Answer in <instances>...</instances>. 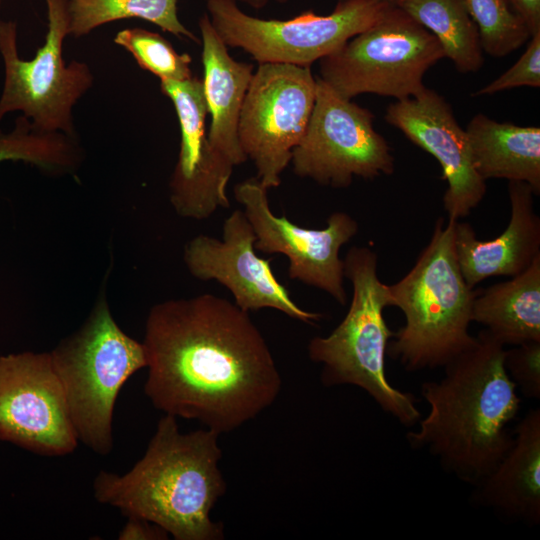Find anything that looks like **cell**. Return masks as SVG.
I'll return each mask as SVG.
<instances>
[{
  "label": "cell",
  "mask_w": 540,
  "mask_h": 540,
  "mask_svg": "<svg viewBox=\"0 0 540 540\" xmlns=\"http://www.w3.org/2000/svg\"><path fill=\"white\" fill-rule=\"evenodd\" d=\"M144 392L153 406L219 435L257 417L282 380L249 313L210 293L170 299L149 311Z\"/></svg>",
  "instance_id": "obj_1"
},
{
  "label": "cell",
  "mask_w": 540,
  "mask_h": 540,
  "mask_svg": "<svg viewBox=\"0 0 540 540\" xmlns=\"http://www.w3.org/2000/svg\"><path fill=\"white\" fill-rule=\"evenodd\" d=\"M505 346L485 329L420 393L428 413L407 441L434 456L445 471L477 485L498 464L513 440L510 424L521 399L505 366Z\"/></svg>",
  "instance_id": "obj_2"
},
{
  "label": "cell",
  "mask_w": 540,
  "mask_h": 540,
  "mask_svg": "<svg viewBox=\"0 0 540 540\" xmlns=\"http://www.w3.org/2000/svg\"><path fill=\"white\" fill-rule=\"evenodd\" d=\"M219 434L179 430L175 416L158 422L143 457L124 475L101 470L94 497L124 515L153 522L176 540H219L223 525L210 513L226 491Z\"/></svg>",
  "instance_id": "obj_3"
},
{
  "label": "cell",
  "mask_w": 540,
  "mask_h": 540,
  "mask_svg": "<svg viewBox=\"0 0 540 540\" xmlns=\"http://www.w3.org/2000/svg\"><path fill=\"white\" fill-rule=\"evenodd\" d=\"M457 220L437 219L431 238L414 266L388 285L391 306L404 314L387 354L405 370L444 367L475 340L469 333L477 293L465 281L456 255Z\"/></svg>",
  "instance_id": "obj_4"
},
{
  "label": "cell",
  "mask_w": 540,
  "mask_h": 540,
  "mask_svg": "<svg viewBox=\"0 0 540 540\" xmlns=\"http://www.w3.org/2000/svg\"><path fill=\"white\" fill-rule=\"evenodd\" d=\"M343 263L353 290L350 306L329 335L309 341L308 356L322 365L323 385L357 386L400 424L413 426L421 418L415 397L394 387L386 375L385 356L394 332L383 314L391 295L379 279L377 254L367 246H353Z\"/></svg>",
  "instance_id": "obj_5"
},
{
  "label": "cell",
  "mask_w": 540,
  "mask_h": 540,
  "mask_svg": "<svg viewBox=\"0 0 540 540\" xmlns=\"http://www.w3.org/2000/svg\"><path fill=\"white\" fill-rule=\"evenodd\" d=\"M49 354L78 441L97 454H109L118 393L129 377L147 365L143 343L119 327L101 295L83 325Z\"/></svg>",
  "instance_id": "obj_6"
},
{
  "label": "cell",
  "mask_w": 540,
  "mask_h": 540,
  "mask_svg": "<svg viewBox=\"0 0 540 540\" xmlns=\"http://www.w3.org/2000/svg\"><path fill=\"white\" fill-rule=\"evenodd\" d=\"M436 37L394 3L367 29L320 60V77L345 98L365 93L412 97L444 58Z\"/></svg>",
  "instance_id": "obj_7"
},
{
  "label": "cell",
  "mask_w": 540,
  "mask_h": 540,
  "mask_svg": "<svg viewBox=\"0 0 540 540\" xmlns=\"http://www.w3.org/2000/svg\"><path fill=\"white\" fill-rule=\"evenodd\" d=\"M44 1L47 33L32 59L19 56L16 21L0 20L4 64L0 122L8 113L19 111L39 130L77 137L73 108L93 86L94 75L86 62L66 63L63 58L64 40L70 36L67 1Z\"/></svg>",
  "instance_id": "obj_8"
},
{
  "label": "cell",
  "mask_w": 540,
  "mask_h": 540,
  "mask_svg": "<svg viewBox=\"0 0 540 540\" xmlns=\"http://www.w3.org/2000/svg\"><path fill=\"white\" fill-rule=\"evenodd\" d=\"M390 3L338 1L328 15L312 10L286 19H261L243 12L234 0H207V14L227 47L240 48L259 64L310 67L371 26Z\"/></svg>",
  "instance_id": "obj_9"
},
{
  "label": "cell",
  "mask_w": 540,
  "mask_h": 540,
  "mask_svg": "<svg viewBox=\"0 0 540 540\" xmlns=\"http://www.w3.org/2000/svg\"><path fill=\"white\" fill-rule=\"evenodd\" d=\"M316 98L307 129L291 157L293 172L333 188L348 187L354 177L391 175L395 162L386 139L374 126V114L316 78Z\"/></svg>",
  "instance_id": "obj_10"
},
{
  "label": "cell",
  "mask_w": 540,
  "mask_h": 540,
  "mask_svg": "<svg viewBox=\"0 0 540 540\" xmlns=\"http://www.w3.org/2000/svg\"><path fill=\"white\" fill-rule=\"evenodd\" d=\"M310 67L263 63L254 71L238 123L245 157L268 190L281 184L292 152L302 139L315 103Z\"/></svg>",
  "instance_id": "obj_11"
},
{
  "label": "cell",
  "mask_w": 540,
  "mask_h": 540,
  "mask_svg": "<svg viewBox=\"0 0 540 540\" xmlns=\"http://www.w3.org/2000/svg\"><path fill=\"white\" fill-rule=\"evenodd\" d=\"M234 197L253 229L256 250L285 255L290 279L326 292L340 305L347 303L344 263L339 253L358 232V223L351 215L334 212L323 229L300 227L271 211L268 189L257 177L236 184Z\"/></svg>",
  "instance_id": "obj_12"
},
{
  "label": "cell",
  "mask_w": 540,
  "mask_h": 540,
  "mask_svg": "<svg viewBox=\"0 0 540 540\" xmlns=\"http://www.w3.org/2000/svg\"><path fill=\"white\" fill-rule=\"evenodd\" d=\"M0 440L64 456L78 438L49 352L0 356Z\"/></svg>",
  "instance_id": "obj_13"
},
{
  "label": "cell",
  "mask_w": 540,
  "mask_h": 540,
  "mask_svg": "<svg viewBox=\"0 0 540 540\" xmlns=\"http://www.w3.org/2000/svg\"><path fill=\"white\" fill-rule=\"evenodd\" d=\"M255 238L243 211L236 209L224 220L222 239L193 237L184 246L183 260L194 278L227 288L245 312L271 308L310 325L319 322L322 314L299 307L273 274L271 260L256 254Z\"/></svg>",
  "instance_id": "obj_14"
},
{
  "label": "cell",
  "mask_w": 540,
  "mask_h": 540,
  "mask_svg": "<svg viewBox=\"0 0 540 540\" xmlns=\"http://www.w3.org/2000/svg\"><path fill=\"white\" fill-rule=\"evenodd\" d=\"M161 92L172 102L180 128V147L169 182V198L176 213L203 220L228 208L227 184L234 165L210 144L206 132L208 107L203 82L160 80Z\"/></svg>",
  "instance_id": "obj_15"
},
{
  "label": "cell",
  "mask_w": 540,
  "mask_h": 540,
  "mask_svg": "<svg viewBox=\"0 0 540 540\" xmlns=\"http://www.w3.org/2000/svg\"><path fill=\"white\" fill-rule=\"evenodd\" d=\"M385 120L439 162L447 182L443 205L448 218L468 216L482 201L486 181L473 166L466 132L446 99L424 87L416 95L390 104Z\"/></svg>",
  "instance_id": "obj_16"
},
{
  "label": "cell",
  "mask_w": 540,
  "mask_h": 540,
  "mask_svg": "<svg viewBox=\"0 0 540 540\" xmlns=\"http://www.w3.org/2000/svg\"><path fill=\"white\" fill-rule=\"evenodd\" d=\"M508 194L509 223L496 238L479 240L470 224L455 222L458 263L472 288L489 277L518 275L540 255V217L534 209L532 188L524 182L509 181Z\"/></svg>",
  "instance_id": "obj_17"
},
{
  "label": "cell",
  "mask_w": 540,
  "mask_h": 540,
  "mask_svg": "<svg viewBox=\"0 0 540 540\" xmlns=\"http://www.w3.org/2000/svg\"><path fill=\"white\" fill-rule=\"evenodd\" d=\"M479 506L527 525L540 522V409L515 425L513 440L495 468L474 486Z\"/></svg>",
  "instance_id": "obj_18"
},
{
  "label": "cell",
  "mask_w": 540,
  "mask_h": 540,
  "mask_svg": "<svg viewBox=\"0 0 540 540\" xmlns=\"http://www.w3.org/2000/svg\"><path fill=\"white\" fill-rule=\"evenodd\" d=\"M198 26L202 43V82L211 117L208 140L213 148L237 166L247 160L238 138V123L254 67L230 56L207 13L199 18Z\"/></svg>",
  "instance_id": "obj_19"
},
{
  "label": "cell",
  "mask_w": 540,
  "mask_h": 540,
  "mask_svg": "<svg viewBox=\"0 0 540 540\" xmlns=\"http://www.w3.org/2000/svg\"><path fill=\"white\" fill-rule=\"evenodd\" d=\"M473 166L484 180L527 183L540 193V128L498 122L478 113L465 129Z\"/></svg>",
  "instance_id": "obj_20"
},
{
  "label": "cell",
  "mask_w": 540,
  "mask_h": 540,
  "mask_svg": "<svg viewBox=\"0 0 540 540\" xmlns=\"http://www.w3.org/2000/svg\"><path fill=\"white\" fill-rule=\"evenodd\" d=\"M472 322L504 346L540 342V255L510 280L477 290Z\"/></svg>",
  "instance_id": "obj_21"
},
{
  "label": "cell",
  "mask_w": 540,
  "mask_h": 540,
  "mask_svg": "<svg viewBox=\"0 0 540 540\" xmlns=\"http://www.w3.org/2000/svg\"><path fill=\"white\" fill-rule=\"evenodd\" d=\"M394 4L436 37L459 72L482 67L479 32L463 0H395Z\"/></svg>",
  "instance_id": "obj_22"
},
{
  "label": "cell",
  "mask_w": 540,
  "mask_h": 540,
  "mask_svg": "<svg viewBox=\"0 0 540 540\" xmlns=\"http://www.w3.org/2000/svg\"><path fill=\"white\" fill-rule=\"evenodd\" d=\"M69 35L85 37L98 27L126 19H141L178 38L199 39L180 21L178 0H66Z\"/></svg>",
  "instance_id": "obj_23"
},
{
  "label": "cell",
  "mask_w": 540,
  "mask_h": 540,
  "mask_svg": "<svg viewBox=\"0 0 540 540\" xmlns=\"http://www.w3.org/2000/svg\"><path fill=\"white\" fill-rule=\"evenodd\" d=\"M83 159L77 137L39 130L23 115L16 118L11 131L0 129V163L22 161L45 174L61 176L76 172Z\"/></svg>",
  "instance_id": "obj_24"
},
{
  "label": "cell",
  "mask_w": 540,
  "mask_h": 540,
  "mask_svg": "<svg viewBox=\"0 0 540 540\" xmlns=\"http://www.w3.org/2000/svg\"><path fill=\"white\" fill-rule=\"evenodd\" d=\"M114 43L128 51L137 64L160 80L183 81L193 77L192 58L178 53L159 33L139 27L119 31Z\"/></svg>",
  "instance_id": "obj_25"
},
{
  "label": "cell",
  "mask_w": 540,
  "mask_h": 540,
  "mask_svg": "<svg viewBox=\"0 0 540 540\" xmlns=\"http://www.w3.org/2000/svg\"><path fill=\"white\" fill-rule=\"evenodd\" d=\"M477 26L483 52L503 57L527 42L531 35L505 0H463Z\"/></svg>",
  "instance_id": "obj_26"
},
{
  "label": "cell",
  "mask_w": 540,
  "mask_h": 540,
  "mask_svg": "<svg viewBox=\"0 0 540 540\" xmlns=\"http://www.w3.org/2000/svg\"><path fill=\"white\" fill-rule=\"evenodd\" d=\"M504 366L518 392L540 399V342L531 341L506 349Z\"/></svg>",
  "instance_id": "obj_27"
},
{
  "label": "cell",
  "mask_w": 540,
  "mask_h": 540,
  "mask_svg": "<svg viewBox=\"0 0 540 540\" xmlns=\"http://www.w3.org/2000/svg\"><path fill=\"white\" fill-rule=\"evenodd\" d=\"M540 87V32L532 35L518 61L472 96L492 95L516 87Z\"/></svg>",
  "instance_id": "obj_28"
},
{
  "label": "cell",
  "mask_w": 540,
  "mask_h": 540,
  "mask_svg": "<svg viewBox=\"0 0 540 540\" xmlns=\"http://www.w3.org/2000/svg\"><path fill=\"white\" fill-rule=\"evenodd\" d=\"M168 532L159 525L137 516H128L121 529L120 540H162L168 539Z\"/></svg>",
  "instance_id": "obj_29"
},
{
  "label": "cell",
  "mask_w": 540,
  "mask_h": 540,
  "mask_svg": "<svg viewBox=\"0 0 540 540\" xmlns=\"http://www.w3.org/2000/svg\"><path fill=\"white\" fill-rule=\"evenodd\" d=\"M530 35L540 32V0H505Z\"/></svg>",
  "instance_id": "obj_30"
},
{
  "label": "cell",
  "mask_w": 540,
  "mask_h": 540,
  "mask_svg": "<svg viewBox=\"0 0 540 540\" xmlns=\"http://www.w3.org/2000/svg\"><path fill=\"white\" fill-rule=\"evenodd\" d=\"M236 2L240 1L243 3H246L247 5L253 7V8H262L266 6L270 1H277L280 3H284L288 0H234Z\"/></svg>",
  "instance_id": "obj_31"
},
{
  "label": "cell",
  "mask_w": 540,
  "mask_h": 540,
  "mask_svg": "<svg viewBox=\"0 0 540 540\" xmlns=\"http://www.w3.org/2000/svg\"><path fill=\"white\" fill-rule=\"evenodd\" d=\"M379 1L387 2V3H394L395 0H379Z\"/></svg>",
  "instance_id": "obj_32"
},
{
  "label": "cell",
  "mask_w": 540,
  "mask_h": 540,
  "mask_svg": "<svg viewBox=\"0 0 540 540\" xmlns=\"http://www.w3.org/2000/svg\"><path fill=\"white\" fill-rule=\"evenodd\" d=\"M3 2H4V0H0V9L2 7Z\"/></svg>",
  "instance_id": "obj_33"
},
{
  "label": "cell",
  "mask_w": 540,
  "mask_h": 540,
  "mask_svg": "<svg viewBox=\"0 0 540 540\" xmlns=\"http://www.w3.org/2000/svg\"><path fill=\"white\" fill-rule=\"evenodd\" d=\"M337 1H346V0H337Z\"/></svg>",
  "instance_id": "obj_34"
}]
</instances>
